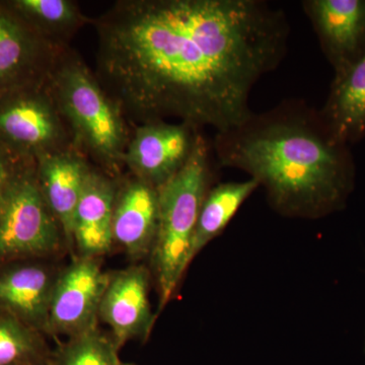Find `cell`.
<instances>
[{"label": "cell", "mask_w": 365, "mask_h": 365, "mask_svg": "<svg viewBox=\"0 0 365 365\" xmlns=\"http://www.w3.org/2000/svg\"><path fill=\"white\" fill-rule=\"evenodd\" d=\"M96 76L125 119L225 132L287 51V14L265 0H119L93 21Z\"/></svg>", "instance_id": "1"}, {"label": "cell", "mask_w": 365, "mask_h": 365, "mask_svg": "<svg viewBox=\"0 0 365 365\" xmlns=\"http://www.w3.org/2000/svg\"><path fill=\"white\" fill-rule=\"evenodd\" d=\"M213 153L220 167L241 170L263 186L281 215L318 218L339 210L354 186L351 146L338 141L319 110L285 100L217 132Z\"/></svg>", "instance_id": "2"}, {"label": "cell", "mask_w": 365, "mask_h": 365, "mask_svg": "<svg viewBox=\"0 0 365 365\" xmlns=\"http://www.w3.org/2000/svg\"><path fill=\"white\" fill-rule=\"evenodd\" d=\"M47 83L76 150L109 176L119 174L130 131L123 113L95 72L67 46L60 52Z\"/></svg>", "instance_id": "3"}, {"label": "cell", "mask_w": 365, "mask_h": 365, "mask_svg": "<svg viewBox=\"0 0 365 365\" xmlns=\"http://www.w3.org/2000/svg\"><path fill=\"white\" fill-rule=\"evenodd\" d=\"M212 153V144L201 132L188 162L158 189V232L150 254L160 292L158 313L172 299L191 263L197 220L210 189Z\"/></svg>", "instance_id": "4"}, {"label": "cell", "mask_w": 365, "mask_h": 365, "mask_svg": "<svg viewBox=\"0 0 365 365\" xmlns=\"http://www.w3.org/2000/svg\"><path fill=\"white\" fill-rule=\"evenodd\" d=\"M64 239L41 192L36 165L19 173L0 202V266L49 256Z\"/></svg>", "instance_id": "5"}, {"label": "cell", "mask_w": 365, "mask_h": 365, "mask_svg": "<svg viewBox=\"0 0 365 365\" xmlns=\"http://www.w3.org/2000/svg\"><path fill=\"white\" fill-rule=\"evenodd\" d=\"M4 102L0 106V137L9 145L32 155L35 162L76 148L47 83Z\"/></svg>", "instance_id": "6"}, {"label": "cell", "mask_w": 365, "mask_h": 365, "mask_svg": "<svg viewBox=\"0 0 365 365\" xmlns=\"http://www.w3.org/2000/svg\"><path fill=\"white\" fill-rule=\"evenodd\" d=\"M109 278L98 258L78 256L57 277L45 333L71 338L98 327Z\"/></svg>", "instance_id": "7"}, {"label": "cell", "mask_w": 365, "mask_h": 365, "mask_svg": "<svg viewBox=\"0 0 365 365\" xmlns=\"http://www.w3.org/2000/svg\"><path fill=\"white\" fill-rule=\"evenodd\" d=\"M201 131L184 122L138 125L125 151L124 165L137 179L162 188L188 162Z\"/></svg>", "instance_id": "8"}, {"label": "cell", "mask_w": 365, "mask_h": 365, "mask_svg": "<svg viewBox=\"0 0 365 365\" xmlns=\"http://www.w3.org/2000/svg\"><path fill=\"white\" fill-rule=\"evenodd\" d=\"M302 6L334 76L344 73L365 53V0H304Z\"/></svg>", "instance_id": "9"}, {"label": "cell", "mask_w": 365, "mask_h": 365, "mask_svg": "<svg viewBox=\"0 0 365 365\" xmlns=\"http://www.w3.org/2000/svg\"><path fill=\"white\" fill-rule=\"evenodd\" d=\"M150 276L143 266L110 274L98 318L110 327L119 349L128 341L150 335L155 317L150 309Z\"/></svg>", "instance_id": "10"}, {"label": "cell", "mask_w": 365, "mask_h": 365, "mask_svg": "<svg viewBox=\"0 0 365 365\" xmlns=\"http://www.w3.org/2000/svg\"><path fill=\"white\" fill-rule=\"evenodd\" d=\"M158 225V190L133 175L117 182L113 208V241L132 258H143L153 252Z\"/></svg>", "instance_id": "11"}, {"label": "cell", "mask_w": 365, "mask_h": 365, "mask_svg": "<svg viewBox=\"0 0 365 365\" xmlns=\"http://www.w3.org/2000/svg\"><path fill=\"white\" fill-rule=\"evenodd\" d=\"M57 277L47 266L30 260L0 266V307L46 332Z\"/></svg>", "instance_id": "12"}, {"label": "cell", "mask_w": 365, "mask_h": 365, "mask_svg": "<svg viewBox=\"0 0 365 365\" xmlns=\"http://www.w3.org/2000/svg\"><path fill=\"white\" fill-rule=\"evenodd\" d=\"M64 48L0 9V85L25 76L38 83H47Z\"/></svg>", "instance_id": "13"}, {"label": "cell", "mask_w": 365, "mask_h": 365, "mask_svg": "<svg viewBox=\"0 0 365 365\" xmlns=\"http://www.w3.org/2000/svg\"><path fill=\"white\" fill-rule=\"evenodd\" d=\"M90 160L76 148L36 162L38 184L48 207L72 246V222L91 170Z\"/></svg>", "instance_id": "14"}, {"label": "cell", "mask_w": 365, "mask_h": 365, "mask_svg": "<svg viewBox=\"0 0 365 365\" xmlns=\"http://www.w3.org/2000/svg\"><path fill=\"white\" fill-rule=\"evenodd\" d=\"M117 182L93 168L72 222V246L79 257L100 258L112 248L113 208Z\"/></svg>", "instance_id": "15"}, {"label": "cell", "mask_w": 365, "mask_h": 365, "mask_svg": "<svg viewBox=\"0 0 365 365\" xmlns=\"http://www.w3.org/2000/svg\"><path fill=\"white\" fill-rule=\"evenodd\" d=\"M319 113L340 143L352 146L365 139V53L344 73L334 76Z\"/></svg>", "instance_id": "16"}, {"label": "cell", "mask_w": 365, "mask_h": 365, "mask_svg": "<svg viewBox=\"0 0 365 365\" xmlns=\"http://www.w3.org/2000/svg\"><path fill=\"white\" fill-rule=\"evenodd\" d=\"M258 187V182L250 178L246 181L223 182L209 189L197 220L191 261L209 242L222 234L242 204Z\"/></svg>", "instance_id": "17"}, {"label": "cell", "mask_w": 365, "mask_h": 365, "mask_svg": "<svg viewBox=\"0 0 365 365\" xmlns=\"http://www.w3.org/2000/svg\"><path fill=\"white\" fill-rule=\"evenodd\" d=\"M26 23L52 44L66 47L88 19L71 0H19L14 2Z\"/></svg>", "instance_id": "18"}, {"label": "cell", "mask_w": 365, "mask_h": 365, "mask_svg": "<svg viewBox=\"0 0 365 365\" xmlns=\"http://www.w3.org/2000/svg\"><path fill=\"white\" fill-rule=\"evenodd\" d=\"M47 356L41 332L0 307V365H29Z\"/></svg>", "instance_id": "19"}, {"label": "cell", "mask_w": 365, "mask_h": 365, "mask_svg": "<svg viewBox=\"0 0 365 365\" xmlns=\"http://www.w3.org/2000/svg\"><path fill=\"white\" fill-rule=\"evenodd\" d=\"M119 350L113 338L96 327L68 338L54 359L58 365H124Z\"/></svg>", "instance_id": "20"}, {"label": "cell", "mask_w": 365, "mask_h": 365, "mask_svg": "<svg viewBox=\"0 0 365 365\" xmlns=\"http://www.w3.org/2000/svg\"><path fill=\"white\" fill-rule=\"evenodd\" d=\"M19 173L14 172L9 157L0 148V202Z\"/></svg>", "instance_id": "21"}, {"label": "cell", "mask_w": 365, "mask_h": 365, "mask_svg": "<svg viewBox=\"0 0 365 365\" xmlns=\"http://www.w3.org/2000/svg\"><path fill=\"white\" fill-rule=\"evenodd\" d=\"M29 365H58L55 361L54 359H50L49 356L45 357V359L38 360V361L33 362V364Z\"/></svg>", "instance_id": "22"}, {"label": "cell", "mask_w": 365, "mask_h": 365, "mask_svg": "<svg viewBox=\"0 0 365 365\" xmlns=\"http://www.w3.org/2000/svg\"><path fill=\"white\" fill-rule=\"evenodd\" d=\"M124 365H134V364H124Z\"/></svg>", "instance_id": "23"}]
</instances>
